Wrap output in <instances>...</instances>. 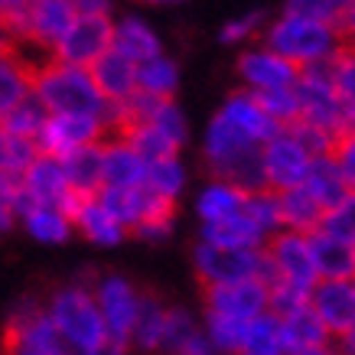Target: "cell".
Segmentation results:
<instances>
[{"instance_id": "6", "label": "cell", "mask_w": 355, "mask_h": 355, "mask_svg": "<svg viewBox=\"0 0 355 355\" xmlns=\"http://www.w3.org/2000/svg\"><path fill=\"white\" fill-rule=\"evenodd\" d=\"M193 268L205 287H228L241 280H264L270 287V268L264 251H225V248L199 245L193 248Z\"/></svg>"}, {"instance_id": "14", "label": "cell", "mask_w": 355, "mask_h": 355, "mask_svg": "<svg viewBox=\"0 0 355 355\" xmlns=\"http://www.w3.org/2000/svg\"><path fill=\"white\" fill-rule=\"evenodd\" d=\"M62 212H65V218L72 222V228L82 232V238H88L92 245L114 248L128 238V232L105 212V205L98 202V196L69 193V199L62 202Z\"/></svg>"}, {"instance_id": "34", "label": "cell", "mask_w": 355, "mask_h": 355, "mask_svg": "<svg viewBox=\"0 0 355 355\" xmlns=\"http://www.w3.org/2000/svg\"><path fill=\"white\" fill-rule=\"evenodd\" d=\"M238 355H287L284 333H280V323L274 313H264L261 320H254L248 326V336Z\"/></svg>"}, {"instance_id": "40", "label": "cell", "mask_w": 355, "mask_h": 355, "mask_svg": "<svg viewBox=\"0 0 355 355\" xmlns=\"http://www.w3.org/2000/svg\"><path fill=\"white\" fill-rule=\"evenodd\" d=\"M245 216L264 232V238H274L280 228V205H277V193L270 189H258V193H248L245 202Z\"/></svg>"}, {"instance_id": "5", "label": "cell", "mask_w": 355, "mask_h": 355, "mask_svg": "<svg viewBox=\"0 0 355 355\" xmlns=\"http://www.w3.org/2000/svg\"><path fill=\"white\" fill-rule=\"evenodd\" d=\"M297 101H300V121L313 124V128L326 130L329 137H345L349 130H355L352 118L345 114L343 101L336 95L333 72L329 65H316V69H303L297 78Z\"/></svg>"}, {"instance_id": "16", "label": "cell", "mask_w": 355, "mask_h": 355, "mask_svg": "<svg viewBox=\"0 0 355 355\" xmlns=\"http://www.w3.org/2000/svg\"><path fill=\"white\" fill-rule=\"evenodd\" d=\"M218 114H222V118H225L235 130H241L248 140L261 144V147L284 130V128H277V124L270 121V114L261 108V101L251 95V92H245V88L232 92V95L225 98V105L218 108Z\"/></svg>"}, {"instance_id": "19", "label": "cell", "mask_w": 355, "mask_h": 355, "mask_svg": "<svg viewBox=\"0 0 355 355\" xmlns=\"http://www.w3.org/2000/svg\"><path fill=\"white\" fill-rule=\"evenodd\" d=\"M147 176V163L140 160L134 147H128L121 137H111L101 144V189H137L144 186Z\"/></svg>"}, {"instance_id": "49", "label": "cell", "mask_w": 355, "mask_h": 355, "mask_svg": "<svg viewBox=\"0 0 355 355\" xmlns=\"http://www.w3.org/2000/svg\"><path fill=\"white\" fill-rule=\"evenodd\" d=\"M336 355H355V329L352 333L339 336V343H336Z\"/></svg>"}, {"instance_id": "45", "label": "cell", "mask_w": 355, "mask_h": 355, "mask_svg": "<svg viewBox=\"0 0 355 355\" xmlns=\"http://www.w3.org/2000/svg\"><path fill=\"white\" fill-rule=\"evenodd\" d=\"M333 160L339 166V173H343L349 196H355V130L339 137V144H336V150H333Z\"/></svg>"}, {"instance_id": "4", "label": "cell", "mask_w": 355, "mask_h": 355, "mask_svg": "<svg viewBox=\"0 0 355 355\" xmlns=\"http://www.w3.org/2000/svg\"><path fill=\"white\" fill-rule=\"evenodd\" d=\"M33 95L40 98L53 118L62 114H85V118H101L108 101L98 95L92 72L88 69H76V65H62V62H49L33 78Z\"/></svg>"}, {"instance_id": "29", "label": "cell", "mask_w": 355, "mask_h": 355, "mask_svg": "<svg viewBox=\"0 0 355 355\" xmlns=\"http://www.w3.org/2000/svg\"><path fill=\"white\" fill-rule=\"evenodd\" d=\"M166 313H170V306L157 293H144L140 297V313H137V323H134V336H130V343L137 345L140 352H147V355L160 352L163 329H166Z\"/></svg>"}, {"instance_id": "51", "label": "cell", "mask_w": 355, "mask_h": 355, "mask_svg": "<svg viewBox=\"0 0 355 355\" xmlns=\"http://www.w3.org/2000/svg\"><path fill=\"white\" fill-rule=\"evenodd\" d=\"M291 355H336V349L326 343V345H316V349H303V352H291Z\"/></svg>"}, {"instance_id": "41", "label": "cell", "mask_w": 355, "mask_h": 355, "mask_svg": "<svg viewBox=\"0 0 355 355\" xmlns=\"http://www.w3.org/2000/svg\"><path fill=\"white\" fill-rule=\"evenodd\" d=\"M329 72H333L336 95H339L345 114H349L355 124V49L352 46H343V53L329 62Z\"/></svg>"}, {"instance_id": "3", "label": "cell", "mask_w": 355, "mask_h": 355, "mask_svg": "<svg viewBox=\"0 0 355 355\" xmlns=\"http://www.w3.org/2000/svg\"><path fill=\"white\" fill-rule=\"evenodd\" d=\"M92 280H76L69 287H59L46 300V316H49V323L55 326L59 339L69 345L72 355L92 352V349L108 343V329H105V320L98 313Z\"/></svg>"}, {"instance_id": "36", "label": "cell", "mask_w": 355, "mask_h": 355, "mask_svg": "<svg viewBox=\"0 0 355 355\" xmlns=\"http://www.w3.org/2000/svg\"><path fill=\"white\" fill-rule=\"evenodd\" d=\"M199 333H202V329H199L193 313L183 310V306H170V313H166V329H163L160 355H183Z\"/></svg>"}, {"instance_id": "21", "label": "cell", "mask_w": 355, "mask_h": 355, "mask_svg": "<svg viewBox=\"0 0 355 355\" xmlns=\"http://www.w3.org/2000/svg\"><path fill=\"white\" fill-rule=\"evenodd\" d=\"M17 218H20L23 228H26L36 241H43V245H62V241H69V235L76 232L72 222L65 218L62 209H55V205H36L26 193H20V199H17Z\"/></svg>"}, {"instance_id": "18", "label": "cell", "mask_w": 355, "mask_h": 355, "mask_svg": "<svg viewBox=\"0 0 355 355\" xmlns=\"http://www.w3.org/2000/svg\"><path fill=\"white\" fill-rule=\"evenodd\" d=\"M88 72H92L98 95L108 105H121L130 95H137V65L130 62L128 55H121L118 49H108Z\"/></svg>"}, {"instance_id": "38", "label": "cell", "mask_w": 355, "mask_h": 355, "mask_svg": "<svg viewBox=\"0 0 355 355\" xmlns=\"http://www.w3.org/2000/svg\"><path fill=\"white\" fill-rule=\"evenodd\" d=\"M248 326L251 323H238V320H225V316L205 313L202 333L218 355H238L241 352V343H245V336H248Z\"/></svg>"}, {"instance_id": "13", "label": "cell", "mask_w": 355, "mask_h": 355, "mask_svg": "<svg viewBox=\"0 0 355 355\" xmlns=\"http://www.w3.org/2000/svg\"><path fill=\"white\" fill-rule=\"evenodd\" d=\"M202 303H205V313H212V316H225V320H238V323H254L270 306V287L264 280H241V284H228V287H205Z\"/></svg>"}, {"instance_id": "11", "label": "cell", "mask_w": 355, "mask_h": 355, "mask_svg": "<svg viewBox=\"0 0 355 355\" xmlns=\"http://www.w3.org/2000/svg\"><path fill=\"white\" fill-rule=\"evenodd\" d=\"M235 72L241 78V88L251 95H270V92H287L297 88L300 69L291 65L287 59H280L277 53H270L268 46H251L241 49L235 62Z\"/></svg>"}, {"instance_id": "2", "label": "cell", "mask_w": 355, "mask_h": 355, "mask_svg": "<svg viewBox=\"0 0 355 355\" xmlns=\"http://www.w3.org/2000/svg\"><path fill=\"white\" fill-rule=\"evenodd\" d=\"M202 160L212 180L232 183L245 193L264 189V170H261V144L248 140L241 130H235L222 114L209 121L202 137Z\"/></svg>"}, {"instance_id": "10", "label": "cell", "mask_w": 355, "mask_h": 355, "mask_svg": "<svg viewBox=\"0 0 355 355\" xmlns=\"http://www.w3.org/2000/svg\"><path fill=\"white\" fill-rule=\"evenodd\" d=\"M313 166L310 150L291 130H280L274 140L261 147V170H264V189L270 193H287L306 183Z\"/></svg>"}, {"instance_id": "50", "label": "cell", "mask_w": 355, "mask_h": 355, "mask_svg": "<svg viewBox=\"0 0 355 355\" xmlns=\"http://www.w3.org/2000/svg\"><path fill=\"white\" fill-rule=\"evenodd\" d=\"M20 193V180H10V176H0V196H17Z\"/></svg>"}, {"instance_id": "1", "label": "cell", "mask_w": 355, "mask_h": 355, "mask_svg": "<svg viewBox=\"0 0 355 355\" xmlns=\"http://www.w3.org/2000/svg\"><path fill=\"white\" fill-rule=\"evenodd\" d=\"M261 40L270 53H277L280 59H287L297 69H316V65H329L336 55L343 53V33L333 23H320L310 20L303 13L284 10L264 26Z\"/></svg>"}, {"instance_id": "43", "label": "cell", "mask_w": 355, "mask_h": 355, "mask_svg": "<svg viewBox=\"0 0 355 355\" xmlns=\"http://www.w3.org/2000/svg\"><path fill=\"white\" fill-rule=\"evenodd\" d=\"M173 228H176V202H160L130 235H137L140 241H166Z\"/></svg>"}, {"instance_id": "15", "label": "cell", "mask_w": 355, "mask_h": 355, "mask_svg": "<svg viewBox=\"0 0 355 355\" xmlns=\"http://www.w3.org/2000/svg\"><path fill=\"white\" fill-rule=\"evenodd\" d=\"M310 306L329 336L355 329V280H320L310 293Z\"/></svg>"}, {"instance_id": "9", "label": "cell", "mask_w": 355, "mask_h": 355, "mask_svg": "<svg viewBox=\"0 0 355 355\" xmlns=\"http://www.w3.org/2000/svg\"><path fill=\"white\" fill-rule=\"evenodd\" d=\"M111 46H114L111 13H78L76 23L53 49V59L62 65H76V69H92Z\"/></svg>"}, {"instance_id": "27", "label": "cell", "mask_w": 355, "mask_h": 355, "mask_svg": "<svg viewBox=\"0 0 355 355\" xmlns=\"http://www.w3.org/2000/svg\"><path fill=\"white\" fill-rule=\"evenodd\" d=\"M277 323H280V333H284L287 355L303 352V349H316V345L329 343V333H326V326L320 323V316L313 313L310 300L303 303V306H297V310L277 316Z\"/></svg>"}, {"instance_id": "17", "label": "cell", "mask_w": 355, "mask_h": 355, "mask_svg": "<svg viewBox=\"0 0 355 355\" xmlns=\"http://www.w3.org/2000/svg\"><path fill=\"white\" fill-rule=\"evenodd\" d=\"M78 10L69 0H36L30 3V20H26V43H36L53 53L59 40H62L69 26L76 23Z\"/></svg>"}, {"instance_id": "31", "label": "cell", "mask_w": 355, "mask_h": 355, "mask_svg": "<svg viewBox=\"0 0 355 355\" xmlns=\"http://www.w3.org/2000/svg\"><path fill=\"white\" fill-rule=\"evenodd\" d=\"M180 88V65L170 55H157L150 62L137 65V92L157 101H173Z\"/></svg>"}, {"instance_id": "22", "label": "cell", "mask_w": 355, "mask_h": 355, "mask_svg": "<svg viewBox=\"0 0 355 355\" xmlns=\"http://www.w3.org/2000/svg\"><path fill=\"white\" fill-rule=\"evenodd\" d=\"M313 264L320 280H355V248L339 241V238L326 235V232H313L306 235Z\"/></svg>"}, {"instance_id": "12", "label": "cell", "mask_w": 355, "mask_h": 355, "mask_svg": "<svg viewBox=\"0 0 355 355\" xmlns=\"http://www.w3.org/2000/svg\"><path fill=\"white\" fill-rule=\"evenodd\" d=\"M105 121L101 118H85V114H62V118H53L43 124L40 137H36V150L43 157H53V160H62L69 153L82 150V147H95L98 140L105 137Z\"/></svg>"}, {"instance_id": "25", "label": "cell", "mask_w": 355, "mask_h": 355, "mask_svg": "<svg viewBox=\"0 0 355 355\" xmlns=\"http://www.w3.org/2000/svg\"><path fill=\"white\" fill-rule=\"evenodd\" d=\"M245 202H248L245 189H238L232 183H222V180H209L202 186V193L196 196V216H199L202 225H216V222L241 216Z\"/></svg>"}, {"instance_id": "42", "label": "cell", "mask_w": 355, "mask_h": 355, "mask_svg": "<svg viewBox=\"0 0 355 355\" xmlns=\"http://www.w3.org/2000/svg\"><path fill=\"white\" fill-rule=\"evenodd\" d=\"M316 232H326V235H333L355 248V196H349V199H343L336 209H329Z\"/></svg>"}, {"instance_id": "32", "label": "cell", "mask_w": 355, "mask_h": 355, "mask_svg": "<svg viewBox=\"0 0 355 355\" xmlns=\"http://www.w3.org/2000/svg\"><path fill=\"white\" fill-rule=\"evenodd\" d=\"M30 95H33V76L13 55H3L0 59V121Z\"/></svg>"}, {"instance_id": "24", "label": "cell", "mask_w": 355, "mask_h": 355, "mask_svg": "<svg viewBox=\"0 0 355 355\" xmlns=\"http://www.w3.org/2000/svg\"><path fill=\"white\" fill-rule=\"evenodd\" d=\"M199 241L212 248H225V251H264L268 245L264 232L245 212L225 218V222H216V225H199Z\"/></svg>"}, {"instance_id": "33", "label": "cell", "mask_w": 355, "mask_h": 355, "mask_svg": "<svg viewBox=\"0 0 355 355\" xmlns=\"http://www.w3.org/2000/svg\"><path fill=\"white\" fill-rule=\"evenodd\" d=\"M144 186H147V189H150L157 199L176 202V199H180V193L186 189V166L180 163V157L147 163V176H144Z\"/></svg>"}, {"instance_id": "52", "label": "cell", "mask_w": 355, "mask_h": 355, "mask_svg": "<svg viewBox=\"0 0 355 355\" xmlns=\"http://www.w3.org/2000/svg\"><path fill=\"white\" fill-rule=\"evenodd\" d=\"M352 49H355V46H352Z\"/></svg>"}, {"instance_id": "35", "label": "cell", "mask_w": 355, "mask_h": 355, "mask_svg": "<svg viewBox=\"0 0 355 355\" xmlns=\"http://www.w3.org/2000/svg\"><path fill=\"white\" fill-rule=\"evenodd\" d=\"M40 157L36 144L33 140H23L10 130L0 128V176H10V180H20L23 173L33 166V160Z\"/></svg>"}, {"instance_id": "46", "label": "cell", "mask_w": 355, "mask_h": 355, "mask_svg": "<svg viewBox=\"0 0 355 355\" xmlns=\"http://www.w3.org/2000/svg\"><path fill=\"white\" fill-rule=\"evenodd\" d=\"M339 33H343L345 46H355V3H345L343 20H339Z\"/></svg>"}, {"instance_id": "37", "label": "cell", "mask_w": 355, "mask_h": 355, "mask_svg": "<svg viewBox=\"0 0 355 355\" xmlns=\"http://www.w3.org/2000/svg\"><path fill=\"white\" fill-rule=\"evenodd\" d=\"M46 121H49V111L40 105V98L30 95L26 101H20V105H17L7 118L0 121V128L10 130V134H17V137H23V140H33V144H36V137H40V130H43Z\"/></svg>"}, {"instance_id": "23", "label": "cell", "mask_w": 355, "mask_h": 355, "mask_svg": "<svg viewBox=\"0 0 355 355\" xmlns=\"http://www.w3.org/2000/svg\"><path fill=\"white\" fill-rule=\"evenodd\" d=\"M111 49L128 55L134 65H144V62H150V59H157V55H163L157 30L144 17H134V13H128V17H121L114 23V46Z\"/></svg>"}, {"instance_id": "20", "label": "cell", "mask_w": 355, "mask_h": 355, "mask_svg": "<svg viewBox=\"0 0 355 355\" xmlns=\"http://www.w3.org/2000/svg\"><path fill=\"white\" fill-rule=\"evenodd\" d=\"M20 189L30 196L36 205H55L62 209V202L69 199V183H65V173H62V163L53 160V157H36L33 166L20 176Z\"/></svg>"}, {"instance_id": "39", "label": "cell", "mask_w": 355, "mask_h": 355, "mask_svg": "<svg viewBox=\"0 0 355 355\" xmlns=\"http://www.w3.org/2000/svg\"><path fill=\"white\" fill-rule=\"evenodd\" d=\"M144 124H150V128L160 130L176 150H183L186 140H189V124H186V114L180 111L176 101H157L150 111V118L144 121Z\"/></svg>"}, {"instance_id": "26", "label": "cell", "mask_w": 355, "mask_h": 355, "mask_svg": "<svg viewBox=\"0 0 355 355\" xmlns=\"http://www.w3.org/2000/svg\"><path fill=\"white\" fill-rule=\"evenodd\" d=\"M277 205H280V228H284V232H293V235H313L326 216L323 205L313 199L306 186L277 193Z\"/></svg>"}, {"instance_id": "28", "label": "cell", "mask_w": 355, "mask_h": 355, "mask_svg": "<svg viewBox=\"0 0 355 355\" xmlns=\"http://www.w3.org/2000/svg\"><path fill=\"white\" fill-rule=\"evenodd\" d=\"M62 173H65V183L72 193H82V196H98L101 193V144L95 147H82V150L69 153L62 157Z\"/></svg>"}, {"instance_id": "7", "label": "cell", "mask_w": 355, "mask_h": 355, "mask_svg": "<svg viewBox=\"0 0 355 355\" xmlns=\"http://www.w3.org/2000/svg\"><path fill=\"white\" fill-rule=\"evenodd\" d=\"M92 293H95L98 313L105 320L108 339L118 345H130L144 291H137V284H130L124 274H95Z\"/></svg>"}, {"instance_id": "47", "label": "cell", "mask_w": 355, "mask_h": 355, "mask_svg": "<svg viewBox=\"0 0 355 355\" xmlns=\"http://www.w3.org/2000/svg\"><path fill=\"white\" fill-rule=\"evenodd\" d=\"M13 199H17V196H13ZM13 199H10V196H0V235H3V232H10V228L17 225Z\"/></svg>"}, {"instance_id": "48", "label": "cell", "mask_w": 355, "mask_h": 355, "mask_svg": "<svg viewBox=\"0 0 355 355\" xmlns=\"http://www.w3.org/2000/svg\"><path fill=\"white\" fill-rule=\"evenodd\" d=\"M82 355H128V345H118V343H105L98 345V349H92V352H82Z\"/></svg>"}, {"instance_id": "44", "label": "cell", "mask_w": 355, "mask_h": 355, "mask_svg": "<svg viewBox=\"0 0 355 355\" xmlns=\"http://www.w3.org/2000/svg\"><path fill=\"white\" fill-rule=\"evenodd\" d=\"M264 33V13L254 10V13H245V17H235V20H228L218 33V40L225 46H238V43H248V40H254Z\"/></svg>"}, {"instance_id": "8", "label": "cell", "mask_w": 355, "mask_h": 355, "mask_svg": "<svg viewBox=\"0 0 355 355\" xmlns=\"http://www.w3.org/2000/svg\"><path fill=\"white\" fill-rule=\"evenodd\" d=\"M264 258H268V268H270V287L280 284V287H291V291L310 297L313 287L320 284V274H316V264H313L306 235L277 232L274 238H268Z\"/></svg>"}, {"instance_id": "30", "label": "cell", "mask_w": 355, "mask_h": 355, "mask_svg": "<svg viewBox=\"0 0 355 355\" xmlns=\"http://www.w3.org/2000/svg\"><path fill=\"white\" fill-rule=\"evenodd\" d=\"M303 186L310 189V196L316 202L323 205V212H329V209H336L343 199H349V189H345V180H343V173H339V166H336L333 153L313 160L310 176H306Z\"/></svg>"}]
</instances>
